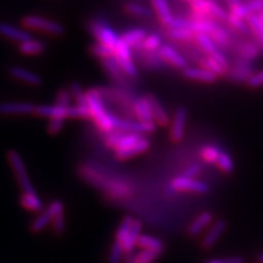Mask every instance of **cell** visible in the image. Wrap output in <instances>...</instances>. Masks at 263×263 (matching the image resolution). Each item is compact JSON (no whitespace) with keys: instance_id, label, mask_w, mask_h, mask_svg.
Returning a JSON list of instances; mask_svg holds the SVG:
<instances>
[{"instance_id":"1","label":"cell","mask_w":263,"mask_h":263,"mask_svg":"<svg viewBox=\"0 0 263 263\" xmlns=\"http://www.w3.org/2000/svg\"><path fill=\"white\" fill-rule=\"evenodd\" d=\"M87 104L90 112V118L95 122L103 133L108 134L114 130V118L115 115L106 110L102 100V93L98 89H90L86 91Z\"/></svg>"},{"instance_id":"2","label":"cell","mask_w":263,"mask_h":263,"mask_svg":"<svg viewBox=\"0 0 263 263\" xmlns=\"http://www.w3.org/2000/svg\"><path fill=\"white\" fill-rule=\"evenodd\" d=\"M7 159L10 164V168L13 172L16 182H18L22 190V193H34L35 190L32 185L31 179L26 168V163H24L20 153L14 149H10L7 153Z\"/></svg>"},{"instance_id":"3","label":"cell","mask_w":263,"mask_h":263,"mask_svg":"<svg viewBox=\"0 0 263 263\" xmlns=\"http://www.w3.org/2000/svg\"><path fill=\"white\" fill-rule=\"evenodd\" d=\"M21 23L22 26L27 29L44 32V33H47V34L55 35V36L63 35L65 33L64 26L60 22L49 20L36 14L24 15L21 20Z\"/></svg>"},{"instance_id":"4","label":"cell","mask_w":263,"mask_h":263,"mask_svg":"<svg viewBox=\"0 0 263 263\" xmlns=\"http://www.w3.org/2000/svg\"><path fill=\"white\" fill-rule=\"evenodd\" d=\"M114 57L119 62L121 68L125 73V76L130 78H135L137 76L138 70L133 61L132 47L122 39L119 40V42L114 47Z\"/></svg>"},{"instance_id":"5","label":"cell","mask_w":263,"mask_h":263,"mask_svg":"<svg viewBox=\"0 0 263 263\" xmlns=\"http://www.w3.org/2000/svg\"><path fill=\"white\" fill-rule=\"evenodd\" d=\"M89 31L97 39L99 43L114 48L121 36L108 23L102 20H92L89 23Z\"/></svg>"},{"instance_id":"6","label":"cell","mask_w":263,"mask_h":263,"mask_svg":"<svg viewBox=\"0 0 263 263\" xmlns=\"http://www.w3.org/2000/svg\"><path fill=\"white\" fill-rule=\"evenodd\" d=\"M193 12L219 20H227L229 13L213 0H194L191 3Z\"/></svg>"},{"instance_id":"7","label":"cell","mask_w":263,"mask_h":263,"mask_svg":"<svg viewBox=\"0 0 263 263\" xmlns=\"http://www.w3.org/2000/svg\"><path fill=\"white\" fill-rule=\"evenodd\" d=\"M171 187L177 191H187L195 193H205L209 191V185L202 181L189 177H177L171 181Z\"/></svg>"},{"instance_id":"8","label":"cell","mask_w":263,"mask_h":263,"mask_svg":"<svg viewBox=\"0 0 263 263\" xmlns=\"http://www.w3.org/2000/svg\"><path fill=\"white\" fill-rule=\"evenodd\" d=\"M35 104L26 101H6L0 103L2 115H28L33 114Z\"/></svg>"},{"instance_id":"9","label":"cell","mask_w":263,"mask_h":263,"mask_svg":"<svg viewBox=\"0 0 263 263\" xmlns=\"http://www.w3.org/2000/svg\"><path fill=\"white\" fill-rule=\"evenodd\" d=\"M8 71H9V75L12 78L23 82V84H27L29 86L39 87L42 85L43 82L42 77L37 75L36 72H33L28 68L21 67V66H11V67H9V69H8Z\"/></svg>"},{"instance_id":"10","label":"cell","mask_w":263,"mask_h":263,"mask_svg":"<svg viewBox=\"0 0 263 263\" xmlns=\"http://www.w3.org/2000/svg\"><path fill=\"white\" fill-rule=\"evenodd\" d=\"M187 119V111L183 106H180L177 109L174 119L171 122V128H170V137L174 142L178 143L183 138L184 135V128L186 124Z\"/></svg>"},{"instance_id":"11","label":"cell","mask_w":263,"mask_h":263,"mask_svg":"<svg viewBox=\"0 0 263 263\" xmlns=\"http://www.w3.org/2000/svg\"><path fill=\"white\" fill-rule=\"evenodd\" d=\"M161 60L167 62L171 66H174L179 69H184L187 67V62L184 59V56L181 55L175 47H172L168 44H162L158 51Z\"/></svg>"},{"instance_id":"12","label":"cell","mask_w":263,"mask_h":263,"mask_svg":"<svg viewBox=\"0 0 263 263\" xmlns=\"http://www.w3.org/2000/svg\"><path fill=\"white\" fill-rule=\"evenodd\" d=\"M0 35L18 43L26 42V41L32 39L31 34L28 31L16 28L15 26H13V24L4 22V21L0 22Z\"/></svg>"},{"instance_id":"13","label":"cell","mask_w":263,"mask_h":263,"mask_svg":"<svg viewBox=\"0 0 263 263\" xmlns=\"http://www.w3.org/2000/svg\"><path fill=\"white\" fill-rule=\"evenodd\" d=\"M182 73L187 79L204 82V84H213L217 80V76L204 67H186L182 70Z\"/></svg>"},{"instance_id":"14","label":"cell","mask_w":263,"mask_h":263,"mask_svg":"<svg viewBox=\"0 0 263 263\" xmlns=\"http://www.w3.org/2000/svg\"><path fill=\"white\" fill-rule=\"evenodd\" d=\"M226 229V221L224 219H218L215 223H213L209 232L205 235L202 240V246L204 248H212L217 242V240L224 234Z\"/></svg>"},{"instance_id":"15","label":"cell","mask_w":263,"mask_h":263,"mask_svg":"<svg viewBox=\"0 0 263 263\" xmlns=\"http://www.w3.org/2000/svg\"><path fill=\"white\" fill-rule=\"evenodd\" d=\"M133 110L138 121L141 122H154L152 108L147 96L138 98L133 103Z\"/></svg>"},{"instance_id":"16","label":"cell","mask_w":263,"mask_h":263,"mask_svg":"<svg viewBox=\"0 0 263 263\" xmlns=\"http://www.w3.org/2000/svg\"><path fill=\"white\" fill-rule=\"evenodd\" d=\"M149 146H151L149 141H148V139L144 136L142 139H139L136 144L127 148V149L115 153V156H117V157L121 160L129 159V158L135 157V156H137V155H141V154L145 153L148 148H149Z\"/></svg>"},{"instance_id":"17","label":"cell","mask_w":263,"mask_h":263,"mask_svg":"<svg viewBox=\"0 0 263 263\" xmlns=\"http://www.w3.org/2000/svg\"><path fill=\"white\" fill-rule=\"evenodd\" d=\"M20 204L24 210L33 213H41L44 211V204L39 195L34 193H22L20 196Z\"/></svg>"},{"instance_id":"18","label":"cell","mask_w":263,"mask_h":263,"mask_svg":"<svg viewBox=\"0 0 263 263\" xmlns=\"http://www.w3.org/2000/svg\"><path fill=\"white\" fill-rule=\"evenodd\" d=\"M147 98L148 100H149L154 122L160 126H167L169 123V118L166 111H164L162 104L159 102V100H157V99L152 95L147 96Z\"/></svg>"},{"instance_id":"19","label":"cell","mask_w":263,"mask_h":263,"mask_svg":"<svg viewBox=\"0 0 263 263\" xmlns=\"http://www.w3.org/2000/svg\"><path fill=\"white\" fill-rule=\"evenodd\" d=\"M213 221V215L210 212H204L200 214L187 228V234L191 237H196L206 228Z\"/></svg>"},{"instance_id":"20","label":"cell","mask_w":263,"mask_h":263,"mask_svg":"<svg viewBox=\"0 0 263 263\" xmlns=\"http://www.w3.org/2000/svg\"><path fill=\"white\" fill-rule=\"evenodd\" d=\"M46 49V45L41 40L30 39L26 42H22L19 44V51L23 55L28 56H39L42 55Z\"/></svg>"},{"instance_id":"21","label":"cell","mask_w":263,"mask_h":263,"mask_svg":"<svg viewBox=\"0 0 263 263\" xmlns=\"http://www.w3.org/2000/svg\"><path fill=\"white\" fill-rule=\"evenodd\" d=\"M152 5L155 11L157 12L158 18L164 24V26H169L171 21L174 20V14L171 12L169 4L167 0H152Z\"/></svg>"},{"instance_id":"22","label":"cell","mask_w":263,"mask_h":263,"mask_svg":"<svg viewBox=\"0 0 263 263\" xmlns=\"http://www.w3.org/2000/svg\"><path fill=\"white\" fill-rule=\"evenodd\" d=\"M141 230H142V223L138 219H134L133 225H132V228L128 233V236L126 237L124 243H123V250H124V253H129L133 251L139 236L142 235Z\"/></svg>"},{"instance_id":"23","label":"cell","mask_w":263,"mask_h":263,"mask_svg":"<svg viewBox=\"0 0 263 263\" xmlns=\"http://www.w3.org/2000/svg\"><path fill=\"white\" fill-rule=\"evenodd\" d=\"M103 68L106 70V72L109 75L118 81H123L125 78V73L123 71V69L121 68V66L119 64V62L117 61L114 56L109 57V59H104L101 60Z\"/></svg>"},{"instance_id":"24","label":"cell","mask_w":263,"mask_h":263,"mask_svg":"<svg viewBox=\"0 0 263 263\" xmlns=\"http://www.w3.org/2000/svg\"><path fill=\"white\" fill-rule=\"evenodd\" d=\"M136 246H138L139 248H142L143 250H151L161 253L163 251V243L161 240H159L158 238H155L149 235H141L138 238Z\"/></svg>"},{"instance_id":"25","label":"cell","mask_w":263,"mask_h":263,"mask_svg":"<svg viewBox=\"0 0 263 263\" xmlns=\"http://www.w3.org/2000/svg\"><path fill=\"white\" fill-rule=\"evenodd\" d=\"M147 36L146 31L144 29L137 28V29H132L123 33L121 35V39L126 42L130 47H134L138 45L139 43H143V41Z\"/></svg>"},{"instance_id":"26","label":"cell","mask_w":263,"mask_h":263,"mask_svg":"<svg viewBox=\"0 0 263 263\" xmlns=\"http://www.w3.org/2000/svg\"><path fill=\"white\" fill-rule=\"evenodd\" d=\"M218 26L211 19H202V20H191V30L199 34V33H203V34L212 35V33L215 31V29Z\"/></svg>"},{"instance_id":"27","label":"cell","mask_w":263,"mask_h":263,"mask_svg":"<svg viewBox=\"0 0 263 263\" xmlns=\"http://www.w3.org/2000/svg\"><path fill=\"white\" fill-rule=\"evenodd\" d=\"M250 70H251L250 62L241 60L239 63H237L235 65V68L232 70V78H234L236 81H243V80L247 81L252 75Z\"/></svg>"},{"instance_id":"28","label":"cell","mask_w":263,"mask_h":263,"mask_svg":"<svg viewBox=\"0 0 263 263\" xmlns=\"http://www.w3.org/2000/svg\"><path fill=\"white\" fill-rule=\"evenodd\" d=\"M52 224V217L49 214L47 213L46 210L43 212L39 213V215L34 218V220L31 223V232L32 233H41L49 225Z\"/></svg>"},{"instance_id":"29","label":"cell","mask_w":263,"mask_h":263,"mask_svg":"<svg viewBox=\"0 0 263 263\" xmlns=\"http://www.w3.org/2000/svg\"><path fill=\"white\" fill-rule=\"evenodd\" d=\"M195 41L197 45H199L204 53L208 55H212L214 52L217 51V45L214 42L211 35L209 34H203V33H199V34H195Z\"/></svg>"},{"instance_id":"30","label":"cell","mask_w":263,"mask_h":263,"mask_svg":"<svg viewBox=\"0 0 263 263\" xmlns=\"http://www.w3.org/2000/svg\"><path fill=\"white\" fill-rule=\"evenodd\" d=\"M133 221H134V218L132 216H126L123 218V220L121 221V224L117 230V234H115V241L123 246V243H124V241L126 239V237L128 236L132 225H133Z\"/></svg>"},{"instance_id":"31","label":"cell","mask_w":263,"mask_h":263,"mask_svg":"<svg viewBox=\"0 0 263 263\" xmlns=\"http://www.w3.org/2000/svg\"><path fill=\"white\" fill-rule=\"evenodd\" d=\"M143 137H144L143 135L135 134V133H124V135H123L119 141L117 147H115V149H114L115 153L127 149V148L136 144L139 139H142Z\"/></svg>"},{"instance_id":"32","label":"cell","mask_w":263,"mask_h":263,"mask_svg":"<svg viewBox=\"0 0 263 263\" xmlns=\"http://www.w3.org/2000/svg\"><path fill=\"white\" fill-rule=\"evenodd\" d=\"M167 34L170 39L180 42H186L195 37V33L190 29H168Z\"/></svg>"},{"instance_id":"33","label":"cell","mask_w":263,"mask_h":263,"mask_svg":"<svg viewBox=\"0 0 263 263\" xmlns=\"http://www.w3.org/2000/svg\"><path fill=\"white\" fill-rule=\"evenodd\" d=\"M201 64H202V67L210 70L211 72H213L214 75L217 76V77L218 76H225L227 73V70H225L223 67H221V66L217 62L214 61L213 57L210 56V55L206 56V57H204V59H202Z\"/></svg>"},{"instance_id":"34","label":"cell","mask_w":263,"mask_h":263,"mask_svg":"<svg viewBox=\"0 0 263 263\" xmlns=\"http://www.w3.org/2000/svg\"><path fill=\"white\" fill-rule=\"evenodd\" d=\"M247 23H248L249 29L254 33V35L263 43V26L260 19V15L250 14L248 18H247Z\"/></svg>"},{"instance_id":"35","label":"cell","mask_w":263,"mask_h":263,"mask_svg":"<svg viewBox=\"0 0 263 263\" xmlns=\"http://www.w3.org/2000/svg\"><path fill=\"white\" fill-rule=\"evenodd\" d=\"M90 52H91L92 55L99 57V59L101 60L109 59V57L114 56V48H111L99 42L93 43L91 46H90Z\"/></svg>"},{"instance_id":"36","label":"cell","mask_w":263,"mask_h":263,"mask_svg":"<svg viewBox=\"0 0 263 263\" xmlns=\"http://www.w3.org/2000/svg\"><path fill=\"white\" fill-rule=\"evenodd\" d=\"M125 10L127 13L135 15V16H141V18H147V16L152 15V11L149 8L146 6L139 5L136 3H129L125 6Z\"/></svg>"},{"instance_id":"37","label":"cell","mask_w":263,"mask_h":263,"mask_svg":"<svg viewBox=\"0 0 263 263\" xmlns=\"http://www.w3.org/2000/svg\"><path fill=\"white\" fill-rule=\"evenodd\" d=\"M67 118L70 119H89L90 112L88 105H70L67 109Z\"/></svg>"},{"instance_id":"38","label":"cell","mask_w":263,"mask_h":263,"mask_svg":"<svg viewBox=\"0 0 263 263\" xmlns=\"http://www.w3.org/2000/svg\"><path fill=\"white\" fill-rule=\"evenodd\" d=\"M220 149L217 148L216 146H213V145H208L202 148L201 151V156L202 158L205 162H209V163H215L217 158L219 157V154H220Z\"/></svg>"},{"instance_id":"39","label":"cell","mask_w":263,"mask_h":263,"mask_svg":"<svg viewBox=\"0 0 263 263\" xmlns=\"http://www.w3.org/2000/svg\"><path fill=\"white\" fill-rule=\"evenodd\" d=\"M216 166L221 170L226 172V174H230L234 170V161L230 156L221 151L219 154V157L216 160Z\"/></svg>"},{"instance_id":"40","label":"cell","mask_w":263,"mask_h":263,"mask_svg":"<svg viewBox=\"0 0 263 263\" xmlns=\"http://www.w3.org/2000/svg\"><path fill=\"white\" fill-rule=\"evenodd\" d=\"M159 256L160 253L158 252L151 250H142L141 252L135 254L130 263H153Z\"/></svg>"},{"instance_id":"41","label":"cell","mask_w":263,"mask_h":263,"mask_svg":"<svg viewBox=\"0 0 263 263\" xmlns=\"http://www.w3.org/2000/svg\"><path fill=\"white\" fill-rule=\"evenodd\" d=\"M161 45V39L157 34L147 35L143 41V47L148 52H158Z\"/></svg>"},{"instance_id":"42","label":"cell","mask_w":263,"mask_h":263,"mask_svg":"<svg viewBox=\"0 0 263 263\" xmlns=\"http://www.w3.org/2000/svg\"><path fill=\"white\" fill-rule=\"evenodd\" d=\"M239 54L242 57V60L251 62L259 55V48L257 45L252 43H247L240 47Z\"/></svg>"},{"instance_id":"43","label":"cell","mask_w":263,"mask_h":263,"mask_svg":"<svg viewBox=\"0 0 263 263\" xmlns=\"http://www.w3.org/2000/svg\"><path fill=\"white\" fill-rule=\"evenodd\" d=\"M226 21H227L234 29H236L238 32H240V33H249V31H250L248 23L246 22V20L240 19V18H237V16H235V15H233V14L229 13V15H228V18H227Z\"/></svg>"},{"instance_id":"44","label":"cell","mask_w":263,"mask_h":263,"mask_svg":"<svg viewBox=\"0 0 263 263\" xmlns=\"http://www.w3.org/2000/svg\"><path fill=\"white\" fill-rule=\"evenodd\" d=\"M211 36L214 40V42L216 43V45H219L220 47H225L229 43L228 34H227V32L223 28L217 27L215 29V31L212 33Z\"/></svg>"},{"instance_id":"45","label":"cell","mask_w":263,"mask_h":263,"mask_svg":"<svg viewBox=\"0 0 263 263\" xmlns=\"http://www.w3.org/2000/svg\"><path fill=\"white\" fill-rule=\"evenodd\" d=\"M123 254H124L123 246L121 243L115 241L111 247L108 262L109 263H120L122 258H123Z\"/></svg>"},{"instance_id":"46","label":"cell","mask_w":263,"mask_h":263,"mask_svg":"<svg viewBox=\"0 0 263 263\" xmlns=\"http://www.w3.org/2000/svg\"><path fill=\"white\" fill-rule=\"evenodd\" d=\"M123 135H124V132L122 130L114 129L110 132V133H108L105 136V145L108 146L110 149H115V147H117L119 141Z\"/></svg>"},{"instance_id":"47","label":"cell","mask_w":263,"mask_h":263,"mask_svg":"<svg viewBox=\"0 0 263 263\" xmlns=\"http://www.w3.org/2000/svg\"><path fill=\"white\" fill-rule=\"evenodd\" d=\"M45 210L47 211L49 215H51L52 219L57 216L64 215V204L62 201H59V200L52 201L47 205V208Z\"/></svg>"},{"instance_id":"48","label":"cell","mask_w":263,"mask_h":263,"mask_svg":"<svg viewBox=\"0 0 263 263\" xmlns=\"http://www.w3.org/2000/svg\"><path fill=\"white\" fill-rule=\"evenodd\" d=\"M230 14L237 16V18L247 20V18L250 15V12L248 10V8H247V5L236 4L232 5V7H230Z\"/></svg>"},{"instance_id":"49","label":"cell","mask_w":263,"mask_h":263,"mask_svg":"<svg viewBox=\"0 0 263 263\" xmlns=\"http://www.w3.org/2000/svg\"><path fill=\"white\" fill-rule=\"evenodd\" d=\"M33 114L37 118L52 119L54 114V105H44V104L36 105Z\"/></svg>"},{"instance_id":"50","label":"cell","mask_w":263,"mask_h":263,"mask_svg":"<svg viewBox=\"0 0 263 263\" xmlns=\"http://www.w3.org/2000/svg\"><path fill=\"white\" fill-rule=\"evenodd\" d=\"M70 90L69 89H61L59 93L56 96V103L59 105H63V106H70Z\"/></svg>"},{"instance_id":"51","label":"cell","mask_w":263,"mask_h":263,"mask_svg":"<svg viewBox=\"0 0 263 263\" xmlns=\"http://www.w3.org/2000/svg\"><path fill=\"white\" fill-rule=\"evenodd\" d=\"M247 84H248V86L252 89L262 87L263 86V69L252 73V75L249 77V79L247 80Z\"/></svg>"},{"instance_id":"52","label":"cell","mask_w":263,"mask_h":263,"mask_svg":"<svg viewBox=\"0 0 263 263\" xmlns=\"http://www.w3.org/2000/svg\"><path fill=\"white\" fill-rule=\"evenodd\" d=\"M64 123H65V120H60V119L49 120L48 125H47L48 134H51V135L59 134L64 126Z\"/></svg>"},{"instance_id":"53","label":"cell","mask_w":263,"mask_h":263,"mask_svg":"<svg viewBox=\"0 0 263 263\" xmlns=\"http://www.w3.org/2000/svg\"><path fill=\"white\" fill-rule=\"evenodd\" d=\"M52 225L54 232L57 235H63L65 229H66V220H65V215L57 216L52 219Z\"/></svg>"},{"instance_id":"54","label":"cell","mask_w":263,"mask_h":263,"mask_svg":"<svg viewBox=\"0 0 263 263\" xmlns=\"http://www.w3.org/2000/svg\"><path fill=\"white\" fill-rule=\"evenodd\" d=\"M168 29H190L191 30V20H186L182 18H174L168 26Z\"/></svg>"},{"instance_id":"55","label":"cell","mask_w":263,"mask_h":263,"mask_svg":"<svg viewBox=\"0 0 263 263\" xmlns=\"http://www.w3.org/2000/svg\"><path fill=\"white\" fill-rule=\"evenodd\" d=\"M246 5L250 14H260L263 11V0H251Z\"/></svg>"},{"instance_id":"56","label":"cell","mask_w":263,"mask_h":263,"mask_svg":"<svg viewBox=\"0 0 263 263\" xmlns=\"http://www.w3.org/2000/svg\"><path fill=\"white\" fill-rule=\"evenodd\" d=\"M210 56H212L214 61L217 62L221 66V67H223L225 70H227V72H228V61H227L226 56L223 52L219 51V49H217V51H215Z\"/></svg>"},{"instance_id":"57","label":"cell","mask_w":263,"mask_h":263,"mask_svg":"<svg viewBox=\"0 0 263 263\" xmlns=\"http://www.w3.org/2000/svg\"><path fill=\"white\" fill-rule=\"evenodd\" d=\"M199 172H200V167L197 166V164H194V166L189 167V168L185 170V175H184V177L193 178L194 176L199 175Z\"/></svg>"},{"instance_id":"58","label":"cell","mask_w":263,"mask_h":263,"mask_svg":"<svg viewBox=\"0 0 263 263\" xmlns=\"http://www.w3.org/2000/svg\"><path fill=\"white\" fill-rule=\"evenodd\" d=\"M227 263H243V258L239 256H235V257H229L225 259Z\"/></svg>"},{"instance_id":"59","label":"cell","mask_w":263,"mask_h":263,"mask_svg":"<svg viewBox=\"0 0 263 263\" xmlns=\"http://www.w3.org/2000/svg\"><path fill=\"white\" fill-rule=\"evenodd\" d=\"M205 263H227L225 259H211L208 260Z\"/></svg>"},{"instance_id":"60","label":"cell","mask_w":263,"mask_h":263,"mask_svg":"<svg viewBox=\"0 0 263 263\" xmlns=\"http://www.w3.org/2000/svg\"><path fill=\"white\" fill-rule=\"evenodd\" d=\"M230 5H236V4H239V0H229Z\"/></svg>"},{"instance_id":"61","label":"cell","mask_w":263,"mask_h":263,"mask_svg":"<svg viewBox=\"0 0 263 263\" xmlns=\"http://www.w3.org/2000/svg\"><path fill=\"white\" fill-rule=\"evenodd\" d=\"M259 261H260L261 263H263V253H261L260 256H259Z\"/></svg>"},{"instance_id":"62","label":"cell","mask_w":263,"mask_h":263,"mask_svg":"<svg viewBox=\"0 0 263 263\" xmlns=\"http://www.w3.org/2000/svg\"><path fill=\"white\" fill-rule=\"evenodd\" d=\"M259 15H260V19H261V21H262V26H263V11H262Z\"/></svg>"},{"instance_id":"63","label":"cell","mask_w":263,"mask_h":263,"mask_svg":"<svg viewBox=\"0 0 263 263\" xmlns=\"http://www.w3.org/2000/svg\"><path fill=\"white\" fill-rule=\"evenodd\" d=\"M187 2H191L192 3V2H194V0H187Z\"/></svg>"}]
</instances>
